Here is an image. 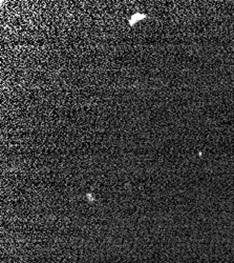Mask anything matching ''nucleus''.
<instances>
[{"mask_svg":"<svg viewBox=\"0 0 234 263\" xmlns=\"http://www.w3.org/2000/svg\"><path fill=\"white\" fill-rule=\"evenodd\" d=\"M144 17V15H141V14H137V15H135L133 18H132V21H131V25H134L136 21H138L140 18H143Z\"/></svg>","mask_w":234,"mask_h":263,"instance_id":"f257e3e1","label":"nucleus"}]
</instances>
